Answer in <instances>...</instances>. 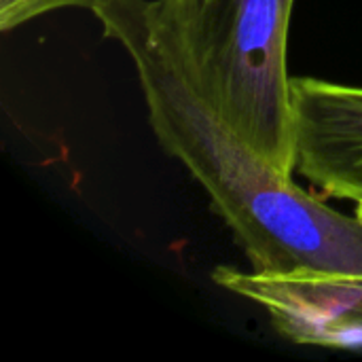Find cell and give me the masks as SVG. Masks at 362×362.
<instances>
[{"label": "cell", "mask_w": 362, "mask_h": 362, "mask_svg": "<svg viewBox=\"0 0 362 362\" xmlns=\"http://www.w3.org/2000/svg\"><path fill=\"white\" fill-rule=\"evenodd\" d=\"M93 15L129 55L159 144L204 187L257 272L362 276L361 218L297 187L208 106L157 36L146 0H104Z\"/></svg>", "instance_id": "cell-1"}, {"label": "cell", "mask_w": 362, "mask_h": 362, "mask_svg": "<svg viewBox=\"0 0 362 362\" xmlns=\"http://www.w3.org/2000/svg\"><path fill=\"white\" fill-rule=\"evenodd\" d=\"M295 0H146L182 76L280 174L295 172L288 32Z\"/></svg>", "instance_id": "cell-2"}, {"label": "cell", "mask_w": 362, "mask_h": 362, "mask_svg": "<svg viewBox=\"0 0 362 362\" xmlns=\"http://www.w3.org/2000/svg\"><path fill=\"white\" fill-rule=\"evenodd\" d=\"M212 280L261 305L276 331L299 346L362 352V276L331 272H242L216 267Z\"/></svg>", "instance_id": "cell-3"}, {"label": "cell", "mask_w": 362, "mask_h": 362, "mask_svg": "<svg viewBox=\"0 0 362 362\" xmlns=\"http://www.w3.org/2000/svg\"><path fill=\"white\" fill-rule=\"evenodd\" d=\"M104 0H0V30L11 32L34 17L59 8H89Z\"/></svg>", "instance_id": "cell-4"}]
</instances>
